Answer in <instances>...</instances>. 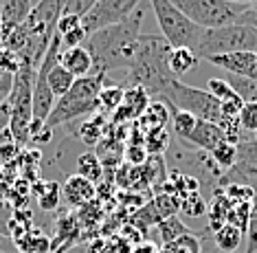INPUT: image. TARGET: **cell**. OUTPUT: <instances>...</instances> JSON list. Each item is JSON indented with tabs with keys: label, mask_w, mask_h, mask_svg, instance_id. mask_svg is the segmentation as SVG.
I'll return each instance as SVG.
<instances>
[{
	"label": "cell",
	"mask_w": 257,
	"mask_h": 253,
	"mask_svg": "<svg viewBox=\"0 0 257 253\" xmlns=\"http://www.w3.org/2000/svg\"><path fill=\"white\" fill-rule=\"evenodd\" d=\"M145 9L139 7L130 18L101 31H95L86 40V49L92 55V73L106 75L110 70H121L130 66L139 38H141V22Z\"/></svg>",
	"instance_id": "1"
},
{
	"label": "cell",
	"mask_w": 257,
	"mask_h": 253,
	"mask_svg": "<svg viewBox=\"0 0 257 253\" xmlns=\"http://www.w3.org/2000/svg\"><path fill=\"white\" fill-rule=\"evenodd\" d=\"M169 53L172 46L165 42L163 35L141 33L134 57L127 66L125 88H143L150 97L159 99L163 91L174 79H178L169 70Z\"/></svg>",
	"instance_id": "2"
},
{
	"label": "cell",
	"mask_w": 257,
	"mask_h": 253,
	"mask_svg": "<svg viewBox=\"0 0 257 253\" xmlns=\"http://www.w3.org/2000/svg\"><path fill=\"white\" fill-rule=\"evenodd\" d=\"M103 79L106 75L101 73H90L86 77L75 79V84L71 86V91L64 97L55 99V106L51 110L49 119H46L44 128L53 130L57 126L71 123L73 119L79 117H92L99 113V93L103 88Z\"/></svg>",
	"instance_id": "3"
},
{
	"label": "cell",
	"mask_w": 257,
	"mask_h": 253,
	"mask_svg": "<svg viewBox=\"0 0 257 253\" xmlns=\"http://www.w3.org/2000/svg\"><path fill=\"white\" fill-rule=\"evenodd\" d=\"M194 53L198 60H209L213 55H226V53H257V27L253 22V9H248L235 25L204 29L200 44Z\"/></svg>",
	"instance_id": "4"
},
{
	"label": "cell",
	"mask_w": 257,
	"mask_h": 253,
	"mask_svg": "<svg viewBox=\"0 0 257 253\" xmlns=\"http://www.w3.org/2000/svg\"><path fill=\"white\" fill-rule=\"evenodd\" d=\"M33 81H36V66L22 62L16 73L14 88L7 99L9 104V134L16 148L22 150L31 141V123H33Z\"/></svg>",
	"instance_id": "5"
},
{
	"label": "cell",
	"mask_w": 257,
	"mask_h": 253,
	"mask_svg": "<svg viewBox=\"0 0 257 253\" xmlns=\"http://www.w3.org/2000/svg\"><path fill=\"white\" fill-rule=\"evenodd\" d=\"M150 5L154 9L156 22H159L161 35L165 38V42L172 49L196 51V46L200 44L204 29L194 25L172 0H150Z\"/></svg>",
	"instance_id": "6"
},
{
	"label": "cell",
	"mask_w": 257,
	"mask_h": 253,
	"mask_svg": "<svg viewBox=\"0 0 257 253\" xmlns=\"http://www.w3.org/2000/svg\"><path fill=\"white\" fill-rule=\"evenodd\" d=\"M161 102H165L167 106L176 110H185V113L194 115L200 121H209V123H218L222 121V110H220V102L215 99L209 91L202 88H194L187 86L180 79H174L163 95L159 97Z\"/></svg>",
	"instance_id": "7"
},
{
	"label": "cell",
	"mask_w": 257,
	"mask_h": 253,
	"mask_svg": "<svg viewBox=\"0 0 257 253\" xmlns=\"http://www.w3.org/2000/svg\"><path fill=\"white\" fill-rule=\"evenodd\" d=\"M172 3L200 29H222L235 25L248 11L244 5H233L226 0H172Z\"/></svg>",
	"instance_id": "8"
},
{
	"label": "cell",
	"mask_w": 257,
	"mask_h": 253,
	"mask_svg": "<svg viewBox=\"0 0 257 253\" xmlns=\"http://www.w3.org/2000/svg\"><path fill=\"white\" fill-rule=\"evenodd\" d=\"M141 5H143V0H97L92 5V9L81 18V27L86 29L88 35L95 31H101L106 27L123 22Z\"/></svg>",
	"instance_id": "9"
},
{
	"label": "cell",
	"mask_w": 257,
	"mask_h": 253,
	"mask_svg": "<svg viewBox=\"0 0 257 253\" xmlns=\"http://www.w3.org/2000/svg\"><path fill=\"white\" fill-rule=\"evenodd\" d=\"M207 62L213 66L224 68L229 75L235 77L257 79V53H226V55H213Z\"/></svg>",
	"instance_id": "10"
},
{
	"label": "cell",
	"mask_w": 257,
	"mask_h": 253,
	"mask_svg": "<svg viewBox=\"0 0 257 253\" xmlns=\"http://www.w3.org/2000/svg\"><path fill=\"white\" fill-rule=\"evenodd\" d=\"M62 194L71 207H84V205H90L95 201L97 185L92 183V181L84 179V176H79V174H71V176H66V181H64Z\"/></svg>",
	"instance_id": "11"
},
{
	"label": "cell",
	"mask_w": 257,
	"mask_h": 253,
	"mask_svg": "<svg viewBox=\"0 0 257 253\" xmlns=\"http://www.w3.org/2000/svg\"><path fill=\"white\" fill-rule=\"evenodd\" d=\"M222 141H229L226 139L224 130L218 126V123H209V121H200L198 119L194 132L189 134V139L185 141L187 148H194V150H200V152H211L215 145H220Z\"/></svg>",
	"instance_id": "12"
},
{
	"label": "cell",
	"mask_w": 257,
	"mask_h": 253,
	"mask_svg": "<svg viewBox=\"0 0 257 253\" xmlns=\"http://www.w3.org/2000/svg\"><path fill=\"white\" fill-rule=\"evenodd\" d=\"M150 95L143 91V88H125V97H123V104L116 108V113L112 115V121L114 126H119L121 121H132V119H139L143 115V110L150 106Z\"/></svg>",
	"instance_id": "13"
},
{
	"label": "cell",
	"mask_w": 257,
	"mask_h": 253,
	"mask_svg": "<svg viewBox=\"0 0 257 253\" xmlns=\"http://www.w3.org/2000/svg\"><path fill=\"white\" fill-rule=\"evenodd\" d=\"M31 9V0H0V25H3L5 35L18 29L29 18Z\"/></svg>",
	"instance_id": "14"
},
{
	"label": "cell",
	"mask_w": 257,
	"mask_h": 253,
	"mask_svg": "<svg viewBox=\"0 0 257 253\" xmlns=\"http://www.w3.org/2000/svg\"><path fill=\"white\" fill-rule=\"evenodd\" d=\"M60 64L75 79L86 77L92 73V55L86 46H71V49H62L60 53Z\"/></svg>",
	"instance_id": "15"
},
{
	"label": "cell",
	"mask_w": 257,
	"mask_h": 253,
	"mask_svg": "<svg viewBox=\"0 0 257 253\" xmlns=\"http://www.w3.org/2000/svg\"><path fill=\"white\" fill-rule=\"evenodd\" d=\"M231 209H233L231 198L226 196L222 187H215L211 203H207V214H209V229L207 231L213 233V231H218L222 225H226V222H229Z\"/></svg>",
	"instance_id": "16"
},
{
	"label": "cell",
	"mask_w": 257,
	"mask_h": 253,
	"mask_svg": "<svg viewBox=\"0 0 257 253\" xmlns=\"http://www.w3.org/2000/svg\"><path fill=\"white\" fill-rule=\"evenodd\" d=\"M169 121H172V113H169L167 104L161 102V99H152L150 106L143 110V115L137 119L141 130H145V132L156 130V128H167Z\"/></svg>",
	"instance_id": "17"
},
{
	"label": "cell",
	"mask_w": 257,
	"mask_h": 253,
	"mask_svg": "<svg viewBox=\"0 0 257 253\" xmlns=\"http://www.w3.org/2000/svg\"><path fill=\"white\" fill-rule=\"evenodd\" d=\"M14 246L18 253H53V242L44 236L40 229H29L20 238L14 240Z\"/></svg>",
	"instance_id": "18"
},
{
	"label": "cell",
	"mask_w": 257,
	"mask_h": 253,
	"mask_svg": "<svg viewBox=\"0 0 257 253\" xmlns=\"http://www.w3.org/2000/svg\"><path fill=\"white\" fill-rule=\"evenodd\" d=\"M246 238L242 229H237L235 225L226 222L222 225L218 231H213V244L218 253H235L239 246H242V240Z\"/></svg>",
	"instance_id": "19"
},
{
	"label": "cell",
	"mask_w": 257,
	"mask_h": 253,
	"mask_svg": "<svg viewBox=\"0 0 257 253\" xmlns=\"http://www.w3.org/2000/svg\"><path fill=\"white\" fill-rule=\"evenodd\" d=\"M75 174L84 176V179H88L97 185V181L103 176V163L99 161L97 152H92V150L81 152L77 156V161H75Z\"/></svg>",
	"instance_id": "20"
},
{
	"label": "cell",
	"mask_w": 257,
	"mask_h": 253,
	"mask_svg": "<svg viewBox=\"0 0 257 253\" xmlns=\"http://www.w3.org/2000/svg\"><path fill=\"white\" fill-rule=\"evenodd\" d=\"M198 55L191 49H172L169 53V70L174 77H183L198 66Z\"/></svg>",
	"instance_id": "21"
},
{
	"label": "cell",
	"mask_w": 257,
	"mask_h": 253,
	"mask_svg": "<svg viewBox=\"0 0 257 253\" xmlns=\"http://www.w3.org/2000/svg\"><path fill=\"white\" fill-rule=\"evenodd\" d=\"M77 137L84 141L86 145H95V143H99V141L106 137V115L97 113V115L88 117V119L81 123Z\"/></svg>",
	"instance_id": "22"
},
{
	"label": "cell",
	"mask_w": 257,
	"mask_h": 253,
	"mask_svg": "<svg viewBox=\"0 0 257 253\" xmlns=\"http://www.w3.org/2000/svg\"><path fill=\"white\" fill-rule=\"evenodd\" d=\"M125 86H103L99 93V113L101 115H114L116 108L123 104Z\"/></svg>",
	"instance_id": "23"
},
{
	"label": "cell",
	"mask_w": 257,
	"mask_h": 253,
	"mask_svg": "<svg viewBox=\"0 0 257 253\" xmlns=\"http://www.w3.org/2000/svg\"><path fill=\"white\" fill-rule=\"evenodd\" d=\"M209 156H211V161L226 174L237 161V145L231 143V141H222L220 145H215V148L209 152Z\"/></svg>",
	"instance_id": "24"
},
{
	"label": "cell",
	"mask_w": 257,
	"mask_h": 253,
	"mask_svg": "<svg viewBox=\"0 0 257 253\" xmlns=\"http://www.w3.org/2000/svg\"><path fill=\"white\" fill-rule=\"evenodd\" d=\"M185 233H191V231H189V227H187L185 222L178 218V216H169V218H165V220L159 222L161 246L174 242V240H178L180 236H185Z\"/></svg>",
	"instance_id": "25"
},
{
	"label": "cell",
	"mask_w": 257,
	"mask_h": 253,
	"mask_svg": "<svg viewBox=\"0 0 257 253\" xmlns=\"http://www.w3.org/2000/svg\"><path fill=\"white\" fill-rule=\"evenodd\" d=\"M229 86L235 91V95L242 99L244 104H257V79L250 77H235V75H226Z\"/></svg>",
	"instance_id": "26"
},
{
	"label": "cell",
	"mask_w": 257,
	"mask_h": 253,
	"mask_svg": "<svg viewBox=\"0 0 257 253\" xmlns=\"http://www.w3.org/2000/svg\"><path fill=\"white\" fill-rule=\"evenodd\" d=\"M169 108V113H172V126H174V132H176V137L183 141L189 139V134L194 132V128H196V123L198 119L194 115H189V113H185V110H176V108H172V106H167Z\"/></svg>",
	"instance_id": "27"
},
{
	"label": "cell",
	"mask_w": 257,
	"mask_h": 253,
	"mask_svg": "<svg viewBox=\"0 0 257 253\" xmlns=\"http://www.w3.org/2000/svg\"><path fill=\"white\" fill-rule=\"evenodd\" d=\"M143 148L152 156H161L169 148V130L167 128H156L143 134Z\"/></svg>",
	"instance_id": "28"
},
{
	"label": "cell",
	"mask_w": 257,
	"mask_h": 253,
	"mask_svg": "<svg viewBox=\"0 0 257 253\" xmlns=\"http://www.w3.org/2000/svg\"><path fill=\"white\" fill-rule=\"evenodd\" d=\"M161 253H202V242L200 236L196 233H185L178 240L161 246Z\"/></svg>",
	"instance_id": "29"
},
{
	"label": "cell",
	"mask_w": 257,
	"mask_h": 253,
	"mask_svg": "<svg viewBox=\"0 0 257 253\" xmlns=\"http://www.w3.org/2000/svg\"><path fill=\"white\" fill-rule=\"evenodd\" d=\"M36 194H38V201H40V207L51 211L57 207V201H60V194H62V187L55 183V181H46V183H38L36 187Z\"/></svg>",
	"instance_id": "30"
},
{
	"label": "cell",
	"mask_w": 257,
	"mask_h": 253,
	"mask_svg": "<svg viewBox=\"0 0 257 253\" xmlns=\"http://www.w3.org/2000/svg\"><path fill=\"white\" fill-rule=\"evenodd\" d=\"M180 211L185 216H189V218H200V216L207 214V203L200 196V192H194L189 196L180 198Z\"/></svg>",
	"instance_id": "31"
},
{
	"label": "cell",
	"mask_w": 257,
	"mask_h": 253,
	"mask_svg": "<svg viewBox=\"0 0 257 253\" xmlns=\"http://www.w3.org/2000/svg\"><path fill=\"white\" fill-rule=\"evenodd\" d=\"M207 91L211 93V95L218 99V102H229V99L233 97H237L235 95V91L229 86V81L226 79H222V77H211V79H207Z\"/></svg>",
	"instance_id": "32"
},
{
	"label": "cell",
	"mask_w": 257,
	"mask_h": 253,
	"mask_svg": "<svg viewBox=\"0 0 257 253\" xmlns=\"http://www.w3.org/2000/svg\"><path fill=\"white\" fill-rule=\"evenodd\" d=\"M239 130L257 137V104H244L242 113H239Z\"/></svg>",
	"instance_id": "33"
},
{
	"label": "cell",
	"mask_w": 257,
	"mask_h": 253,
	"mask_svg": "<svg viewBox=\"0 0 257 253\" xmlns=\"http://www.w3.org/2000/svg\"><path fill=\"white\" fill-rule=\"evenodd\" d=\"M244 253H257V192L250 203V218H248V229H246V251Z\"/></svg>",
	"instance_id": "34"
},
{
	"label": "cell",
	"mask_w": 257,
	"mask_h": 253,
	"mask_svg": "<svg viewBox=\"0 0 257 253\" xmlns=\"http://www.w3.org/2000/svg\"><path fill=\"white\" fill-rule=\"evenodd\" d=\"M95 3H97V0H66L62 16H77V18H84V16L92 9V5H95Z\"/></svg>",
	"instance_id": "35"
},
{
	"label": "cell",
	"mask_w": 257,
	"mask_h": 253,
	"mask_svg": "<svg viewBox=\"0 0 257 253\" xmlns=\"http://www.w3.org/2000/svg\"><path fill=\"white\" fill-rule=\"evenodd\" d=\"M22 66V60L18 55H16L14 51H9V49H3V53H0V68H5L7 73L11 75H16L20 70Z\"/></svg>",
	"instance_id": "36"
},
{
	"label": "cell",
	"mask_w": 257,
	"mask_h": 253,
	"mask_svg": "<svg viewBox=\"0 0 257 253\" xmlns=\"http://www.w3.org/2000/svg\"><path fill=\"white\" fill-rule=\"evenodd\" d=\"M14 79H16V75H11L5 68H0V106L7 104V99L11 95V88H14Z\"/></svg>",
	"instance_id": "37"
},
{
	"label": "cell",
	"mask_w": 257,
	"mask_h": 253,
	"mask_svg": "<svg viewBox=\"0 0 257 253\" xmlns=\"http://www.w3.org/2000/svg\"><path fill=\"white\" fill-rule=\"evenodd\" d=\"M81 25V18L77 16H62L60 20H57V33L64 35L68 31H73V29H77Z\"/></svg>",
	"instance_id": "38"
},
{
	"label": "cell",
	"mask_w": 257,
	"mask_h": 253,
	"mask_svg": "<svg viewBox=\"0 0 257 253\" xmlns=\"http://www.w3.org/2000/svg\"><path fill=\"white\" fill-rule=\"evenodd\" d=\"M132 253H161V246L154 242H141V244L132 246Z\"/></svg>",
	"instance_id": "39"
},
{
	"label": "cell",
	"mask_w": 257,
	"mask_h": 253,
	"mask_svg": "<svg viewBox=\"0 0 257 253\" xmlns=\"http://www.w3.org/2000/svg\"><path fill=\"white\" fill-rule=\"evenodd\" d=\"M9 130V104L0 106V134Z\"/></svg>",
	"instance_id": "40"
},
{
	"label": "cell",
	"mask_w": 257,
	"mask_h": 253,
	"mask_svg": "<svg viewBox=\"0 0 257 253\" xmlns=\"http://www.w3.org/2000/svg\"><path fill=\"white\" fill-rule=\"evenodd\" d=\"M226 3H233V5H244V7H248V5H255L257 0H226Z\"/></svg>",
	"instance_id": "41"
},
{
	"label": "cell",
	"mask_w": 257,
	"mask_h": 253,
	"mask_svg": "<svg viewBox=\"0 0 257 253\" xmlns=\"http://www.w3.org/2000/svg\"><path fill=\"white\" fill-rule=\"evenodd\" d=\"M5 49V31H3V25H0V53Z\"/></svg>",
	"instance_id": "42"
},
{
	"label": "cell",
	"mask_w": 257,
	"mask_h": 253,
	"mask_svg": "<svg viewBox=\"0 0 257 253\" xmlns=\"http://www.w3.org/2000/svg\"><path fill=\"white\" fill-rule=\"evenodd\" d=\"M253 22H255V27H257V7L253 9Z\"/></svg>",
	"instance_id": "43"
},
{
	"label": "cell",
	"mask_w": 257,
	"mask_h": 253,
	"mask_svg": "<svg viewBox=\"0 0 257 253\" xmlns=\"http://www.w3.org/2000/svg\"><path fill=\"white\" fill-rule=\"evenodd\" d=\"M40 3V0H31V5H33V7H36V5Z\"/></svg>",
	"instance_id": "44"
},
{
	"label": "cell",
	"mask_w": 257,
	"mask_h": 253,
	"mask_svg": "<svg viewBox=\"0 0 257 253\" xmlns=\"http://www.w3.org/2000/svg\"><path fill=\"white\" fill-rule=\"evenodd\" d=\"M3 240H5V238H3V236H0V244H3Z\"/></svg>",
	"instance_id": "45"
},
{
	"label": "cell",
	"mask_w": 257,
	"mask_h": 253,
	"mask_svg": "<svg viewBox=\"0 0 257 253\" xmlns=\"http://www.w3.org/2000/svg\"><path fill=\"white\" fill-rule=\"evenodd\" d=\"M0 253H7V251H3V249H0Z\"/></svg>",
	"instance_id": "46"
},
{
	"label": "cell",
	"mask_w": 257,
	"mask_h": 253,
	"mask_svg": "<svg viewBox=\"0 0 257 253\" xmlns=\"http://www.w3.org/2000/svg\"><path fill=\"white\" fill-rule=\"evenodd\" d=\"M0 170H3V163H0Z\"/></svg>",
	"instance_id": "47"
},
{
	"label": "cell",
	"mask_w": 257,
	"mask_h": 253,
	"mask_svg": "<svg viewBox=\"0 0 257 253\" xmlns=\"http://www.w3.org/2000/svg\"><path fill=\"white\" fill-rule=\"evenodd\" d=\"M215 253H218V251H215Z\"/></svg>",
	"instance_id": "48"
},
{
	"label": "cell",
	"mask_w": 257,
	"mask_h": 253,
	"mask_svg": "<svg viewBox=\"0 0 257 253\" xmlns=\"http://www.w3.org/2000/svg\"><path fill=\"white\" fill-rule=\"evenodd\" d=\"M255 139H257V137H255Z\"/></svg>",
	"instance_id": "49"
}]
</instances>
